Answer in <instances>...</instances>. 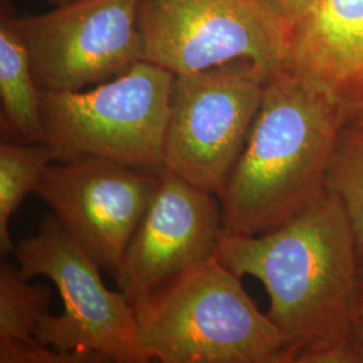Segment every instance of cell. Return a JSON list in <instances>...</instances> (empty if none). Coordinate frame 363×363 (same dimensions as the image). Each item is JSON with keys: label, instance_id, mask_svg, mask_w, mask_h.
<instances>
[{"label": "cell", "instance_id": "obj_18", "mask_svg": "<svg viewBox=\"0 0 363 363\" xmlns=\"http://www.w3.org/2000/svg\"><path fill=\"white\" fill-rule=\"evenodd\" d=\"M355 331H357V337H358V342H359V346H361L363 352V310L359 313V316H358Z\"/></svg>", "mask_w": 363, "mask_h": 363}, {"label": "cell", "instance_id": "obj_15", "mask_svg": "<svg viewBox=\"0 0 363 363\" xmlns=\"http://www.w3.org/2000/svg\"><path fill=\"white\" fill-rule=\"evenodd\" d=\"M19 268L0 267V340H33L39 320L50 306L48 286H31Z\"/></svg>", "mask_w": 363, "mask_h": 363}, {"label": "cell", "instance_id": "obj_19", "mask_svg": "<svg viewBox=\"0 0 363 363\" xmlns=\"http://www.w3.org/2000/svg\"><path fill=\"white\" fill-rule=\"evenodd\" d=\"M49 4L52 6H64L67 3H72V1H76V0H46Z\"/></svg>", "mask_w": 363, "mask_h": 363}, {"label": "cell", "instance_id": "obj_10", "mask_svg": "<svg viewBox=\"0 0 363 363\" xmlns=\"http://www.w3.org/2000/svg\"><path fill=\"white\" fill-rule=\"evenodd\" d=\"M160 178L88 157L50 164L35 194L100 268L115 273Z\"/></svg>", "mask_w": 363, "mask_h": 363}, {"label": "cell", "instance_id": "obj_20", "mask_svg": "<svg viewBox=\"0 0 363 363\" xmlns=\"http://www.w3.org/2000/svg\"><path fill=\"white\" fill-rule=\"evenodd\" d=\"M361 292H362V310H363V269L361 268Z\"/></svg>", "mask_w": 363, "mask_h": 363}, {"label": "cell", "instance_id": "obj_8", "mask_svg": "<svg viewBox=\"0 0 363 363\" xmlns=\"http://www.w3.org/2000/svg\"><path fill=\"white\" fill-rule=\"evenodd\" d=\"M142 0H76L48 13L16 16L1 10L26 46L40 91H82L143 61L138 13Z\"/></svg>", "mask_w": 363, "mask_h": 363}, {"label": "cell", "instance_id": "obj_17", "mask_svg": "<svg viewBox=\"0 0 363 363\" xmlns=\"http://www.w3.org/2000/svg\"><path fill=\"white\" fill-rule=\"evenodd\" d=\"M267 1H269L273 9L284 18V21L289 27V25L295 23L304 15L310 13L320 0H267Z\"/></svg>", "mask_w": 363, "mask_h": 363}, {"label": "cell", "instance_id": "obj_3", "mask_svg": "<svg viewBox=\"0 0 363 363\" xmlns=\"http://www.w3.org/2000/svg\"><path fill=\"white\" fill-rule=\"evenodd\" d=\"M217 255L135 306L145 362L292 363L286 337Z\"/></svg>", "mask_w": 363, "mask_h": 363}, {"label": "cell", "instance_id": "obj_12", "mask_svg": "<svg viewBox=\"0 0 363 363\" xmlns=\"http://www.w3.org/2000/svg\"><path fill=\"white\" fill-rule=\"evenodd\" d=\"M0 97L1 125L27 144L45 143L40 89L33 74L26 46L0 13Z\"/></svg>", "mask_w": 363, "mask_h": 363}, {"label": "cell", "instance_id": "obj_5", "mask_svg": "<svg viewBox=\"0 0 363 363\" xmlns=\"http://www.w3.org/2000/svg\"><path fill=\"white\" fill-rule=\"evenodd\" d=\"M13 253L23 277L50 279L64 303L60 316L40 318L38 342L54 350L91 354L103 362L145 363L135 307L121 291L106 288L97 262L54 214L45 216L38 234L21 240Z\"/></svg>", "mask_w": 363, "mask_h": 363}, {"label": "cell", "instance_id": "obj_4", "mask_svg": "<svg viewBox=\"0 0 363 363\" xmlns=\"http://www.w3.org/2000/svg\"><path fill=\"white\" fill-rule=\"evenodd\" d=\"M174 77L143 60L91 91H40L45 144L52 159L93 157L163 175Z\"/></svg>", "mask_w": 363, "mask_h": 363}, {"label": "cell", "instance_id": "obj_9", "mask_svg": "<svg viewBox=\"0 0 363 363\" xmlns=\"http://www.w3.org/2000/svg\"><path fill=\"white\" fill-rule=\"evenodd\" d=\"M223 232L220 198L166 171L113 273L138 306L217 255Z\"/></svg>", "mask_w": 363, "mask_h": 363}, {"label": "cell", "instance_id": "obj_6", "mask_svg": "<svg viewBox=\"0 0 363 363\" xmlns=\"http://www.w3.org/2000/svg\"><path fill=\"white\" fill-rule=\"evenodd\" d=\"M268 76L240 60L174 77L166 171L220 198L247 143Z\"/></svg>", "mask_w": 363, "mask_h": 363}, {"label": "cell", "instance_id": "obj_11", "mask_svg": "<svg viewBox=\"0 0 363 363\" xmlns=\"http://www.w3.org/2000/svg\"><path fill=\"white\" fill-rule=\"evenodd\" d=\"M283 69L363 120V0H320L288 27Z\"/></svg>", "mask_w": 363, "mask_h": 363}, {"label": "cell", "instance_id": "obj_7", "mask_svg": "<svg viewBox=\"0 0 363 363\" xmlns=\"http://www.w3.org/2000/svg\"><path fill=\"white\" fill-rule=\"evenodd\" d=\"M144 60L190 74L245 60L268 77L283 69L288 23L267 0H142Z\"/></svg>", "mask_w": 363, "mask_h": 363}, {"label": "cell", "instance_id": "obj_16", "mask_svg": "<svg viewBox=\"0 0 363 363\" xmlns=\"http://www.w3.org/2000/svg\"><path fill=\"white\" fill-rule=\"evenodd\" d=\"M99 357L84 352H64L49 349L37 339L0 340V363H94Z\"/></svg>", "mask_w": 363, "mask_h": 363}, {"label": "cell", "instance_id": "obj_2", "mask_svg": "<svg viewBox=\"0 0 363 363\" xmlns=\"http://www.w3.org/2000/svg\"><path fill=\"white\" fill-rule=\"evenodd\" d=\"M346 117L311 84L280 69L267 78L247 143L220 195L223 232H272L328 195Z\"/></svg>", "mask_w": 363, "mask_h": 363}, {"label": "cell", "instance_id": "obj_13", "mask_svg": "<svg viewBox=\"0 0 363 363\" xmlns=\"http://www.w3.org/2000/svg\"><path fill=\"white\" fill-rule=\"evenodd\" d=\"M52 160V151L45 143L0 144V250L3 255L15 250L9 232L13 211L27 194L35 193Z\"/></svg>", "mask_w": 363, "mask_h": 363}, {"label": "cell", "instance_id": "obj_14", "mask_svg": "<svg viewBox=\"0 0 363 363\" xmlns=\"http://www.w3.org/2000/svg\"><path fill=\"white\" fill-rule=\"evenodd\" d=\"M327 189L346 208L363 269V120L347 121L340 130Z\"/></svg>", "mask_w": 363, "mask_h": 363}, {"label": "cell", "instance_id": "obj_1", "mask_svg": "<svg viewBox=\"0 0 363 363\" xmlns=\"http://www.w3.org/2000/svg\"><path fill=\"white\" fill-rule=\"evenodd\" d=\"M217 259L265 286L268 316L286 337L292 363H363L355 331L362 311L361 265L337 196L328 193L268 233L222 232Z\"/></svg>", "mask_w": 363, "mask_h": 363}]
</instances>
